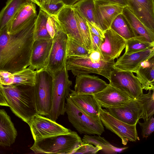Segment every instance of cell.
Masks as SVG:
<instances>
[{"label":"cell","instance_id":"obj_18","mask_svg":"<svg viewBox=\"0 0 154 154\" xmlns=\"http://www.w3.org/2000/svg\"><path fill=\"white\" fill-rule=\"evenodd\" d=\"M52 43V39H39L33 44L29 66L38 70L47 66Z\"/></svg>","mask_w":154,"mask_h":154},{"label":"cell","instance_id":"obj_6","mask_svg":"<svg viewBox=\"0 0 154 154\" xmlns=\"http://www.w3.org/2000/svg\"><path fill=\"white\" fill-rule=\"evenodd\" d=\"M65 112L69 122L80 134L100 135L104 132L100 119L92 117L85 113L68 97L66 100Z\"/></svg>","mask_w":154,"mask_h":154},{"label":"cell","instance_id":"obj_49","mask_svg":"<svg viewBox=\"0 0 154 154\" xmlns=\"http://www.w3.org/2000/svg\"></svg>","mask_w":154,"mask_h":154},{"label":"cell","instance_id":"obj_24","mask_svg":"<svg viewBox=\"0 0 154 154\" xmlns=\"http://www.w3.org/2000/svg\"><path fill=\"white\" fill-rule=\"evenodd\" d=\"M17 131L10 117L4 109H0V145L10 146L14 143Z\"/></svg>","mask_w":154,"mask_h":154},{"label":"cell","instance_id":"obj_20","mask_svg":"<svg viewBox=\"0 0 154 154\" xmlns=\"http://www.w3.org/2000/svg\"><path fill=\"white\" fill-rule=\"evenodd\" d=\"M154 55V47L128 54L124 53L115 62L113 66L119 69L135 72L141 63Z\"/></svg>","mask_w":154,"mask_h":154},{"label":"cell","instance_id":"obj_29","mask_svg":"<svg viewBox=\"0 0 154 154\" xmlns=\"http://www.w3.org/2000/svg\"><path fill=\"white\" fill-rule=\"evenodd\" d=\"M36 74V70L29 67L22 70L12 74L11 85L34 86Z\"/></svg>","mask_w":154,"mask_h":154},{"label":"cell","instance_id":"obj_33","mask_svg":"<svg viewBox=\"0 0 154 154\" xmlns=\"http://www.w3.org/2000/svg\"><path fill=\"white\" fill-rule=\"evenodd\" d=\"M73 8L79 28L83 40L84 47L91 52L92 51V48L90 32L86 20L76 9L74 8Z\"/></svg>","mask_w":154,"mask_h":154},{"label":"cell","instance_id":"obj_35","mask_svg":"<svg viewBox=\"0 0 154 154\" xmlns=\"http://www.w3.org/2000/svg\"><path fill=\"white\" fill-rule=\"evenodd\" d=\"M153 47L154 42H143L134 38L126 40L124 53L129 54Z\"/></svg>","mask_w":154,"mask_h":154},{"label":"cell","instance_id":"obj_42","mask_svg":"<svg viewBox=\"0 0 154 154\" xmlns=\"http://www.w3.org/2000/svg\"><path fill=\"white\" fill-rule=\"evenodd\" d=\"M89 58L94 63L99 62L102 60L100 53L96 51H92L90 53Z\"/></svg>","mask_w":154,"mask_h":154},{"label":"cell","instance_id":"obj_11","mask_svg":"<svg viewBox=\"0 0 154 154\" xmlns=\"http://www.w3.org/2000/svg\"><path fill=\"white\" fill-rule=\"evenodd\" d=\"M96 25L104 32L110 28L115 18L125 6L103 0H94Z\"/></svg>","mask_w":154,"mask_h":154},{"label":"cell","instance_id":"obj_40","mask_svg":"<svg viewBox=\"0 0 154 154\" xmlns=\"http://www.w3.org/2000/svg\"><path fill=\"white\" fill-rule=\"evenodd\" d=\"M91 42L92 51H96L100 52V46L103 42V39L100 38L94 34L90 32Z\"/></svg>","mask_w":154,"mask_h":154},{"label":"cell","instance_id":"obj_15","mask_svg":"<svg viewBox=\"0 0 154 154\" xmlns=\"http://www.w3.org/2000/svg\"><path fill=\"white\" fill-rule=\"evenodd\" d=\"M106 109L114 117L131 125L137 124L143 113L142 105L138 99L120 106Z\"/></svg>","mask_w":154,"mask_h":154},{"label":"cell","instance_id":"obj_21","mask_svg":"<svg viewBox=\"0 0 154 154\" xmlns=\"http://www.w3.org/2000/svg\"><path fill=\"white\" fill-rule=\"evenodd\" d=\"M108 85L97 76L82 74L76 76L74 91L79 94L94 95L103 90Z\"/></svg>","mask_w":154,"mask_h":154},{"label":"cell","instance_id":"obj_17","mask_svg":"<svg viewBox=\"0 0 154 154\" xmlns=\"http://www.w3.org/2000/svg\"><path fill=\"white\" fill-rule=\"evenodd\" d=\"M128 7L148 29L154 32V0H127Z\"/></svg>","mask_w":154,"mask_h":154},{"label":"cell","instance_id":"obj_48","mask_svg":"<svg viewBox=\"0 0 154 154\" xmlns=\"http://www.w3.org/2000/svg\"><path fill=\"white\" fill-rule=\"evenodd\" d=\"M3 85H2L0 82V89H2Z\"/></svg>","mask_w":154,"mask_h":154},{"label":"cell","instance_id":"obj_14","mask_svg":"<svg viewBox=\"0 0 154 154\" xmlns=\"http://www.w3.org/2000/svg\"><path fill=\"white\" fill-rule=\"evenodd\" d=\"M55 16L67 37L85 47L72 6L64 5Z\"/></svg>","mask_w":154,"mask_h":154},{"label":"cell","instance_id":"obj_7","mask_svg":"<svg viewBox=\"0 0 154 154\" xmlns=\"http://www.w3.org/2000/svg\"><path fill=\"white\" fill-rule=\"evenodd\" d=\"M114 60L108 62L103 60L94 63L91 61L89 57L73 56L66 57L65 64L68 71H71L75 76L95 73L109 80L111 73L114 68Z\"/></svg>","mask_w":154,"mask_h":154},{"label":"cell","instance_id":"obj_28","mask_svg":"<svg viewBox=\"0 0 154 154\" xmlns=\"http://www.w3.org/2000/svg\"><path fill=\"white\" fill-rule=\"evenodd\" d=\"M110 28L126 40L137 37L131 26L122 13L115 18Z\"/></svg>","mask_w":154,"mask_h":154},{"label":"cell","instance_id":"obj_8","mask_svg":"<svg viewBox=\"0 0 154 154\" xmlns=\"http://www.w3.org/2000/svg\"><path fill=\"white\" fill-rule=\"evenodd\" d=\"M109 85L134 100L143 93L142 85L132 72L114 68L109 80Z\"/></svg>","mask_w":154,"mask_h":154},{"label":"cell","instance_id":"obj_26","mask_svg":"<svg viewBox=\"0 0 154 154\" xmlns=\"http://www.w3.org/2000/svg\"><path fill=\"white\" fill-rule=\"evenodd\" d=\"M29 0H8L0 11V32L10 22L13 17Z\"/></svg>","mask_w":154,"mask_h":154},{"label":"cell","instance_id":"obj_13","mask_svg":"<svg viewBox=\"0 0 154 154\" xmlns=\"http://www.w3.org/2000/svg\"><path fill=\"white\" fill-rule=\"evenodd\" d=\"M103 42L100 48L101 59L112 61L119 57L126 46V40L111 28L104 32Z\"/></svg>","mask_w":154,"mask_h":154},{"label":"cell","instance_id":"obj_47","mask_svg":"<svg viewBox=\"0 0 154 154\" xmlns=\"http://www.w3.org/2000/svg\"><path fill=\"white\" fill-rule=\"evenodd\" d=\"M32 2L40 7L43 3V0H29Z\"/></svg>","mask_w":154,"mask_h":154},{"label":"cell","instance_id":"obj_30","mask_svg":"<svg viewBox=\"0 0 154 154\" xmlns=\"http://www.w3.org/2000/svg\"><path fill=\"white\" fill-rule=\"evenodd\" d=\"M72 7L76 9L87 21L95 24L94 0H80Z\"/></svg>","mask_w":154,"mask_h":154},{"label":"cell","instance_id":"obj_2","mask_svg":"<svg viewBox=\"0 0 154 154\" xmlns=\"http://www.w3.org/2000/svg\"><path fill=\"white\" fill-rule=\"evenodd\" d=\"M2 90L13 112L28 124L38 114L35 104L34 86L3 85Z\"/></svg>","mask_w":154,"mask_h":154},{"label":"cell","instance_id":"obj_19","mask_svg":"<svg viewBox=\"0 0 154 154\" xmlns=\"http://www.w3.org/2000/svg\"><path fill=\"white\" fill-rule=\"evenodd\" d=\"M94 95L100 106L105 108L120 106L134 100L109 84L103 90Z\"/></svg>","mask_w":154,"mask_h":154},{"label":"cell","instance_id":"obj_25","mask_svg":"<svg viewBox=\"0 0 154 154\" xmlns=\"http://www.w3.org/2000/svg\"><path fill=\"white\" fill-rule=\"evenodd\" d=\"M143 89L154 90V55L142 62L135 72Z\"/></svg>","mask_w":154,"mask_h":154},{"label":"cell","instance_id":"obj_44","mask_svg":"<svg viewBox=\"0 0 154 154\" xmlns=\"http://www.w3.org/2000/svg\"><path fill=\"white\" fill-rule=\"evenodd\" d=\"M116 3L125 7L128 6V4L127 0H103Z\"/></svg>","mask_w":154,"mask_h":154},{"label":"cell","instance_id":"obj_9","mask_svg":"<svg viewBox=\"0 0 154 154\" xmlns=\"http://www.w3.org/2000/svg\"><path fill=\"white\" fill-rule=\"evenodd\" d=\"M99 116L103 126L117 135L124 146L126 145L129 141L135 142L140 140L137 130V124L131 125L123 122L102 107L100 109Z\"/></svg>","mask_w":154,"mask_h":154},{"label":"cell","instance_id":"obj_38","mask_svg":"<svg viewBox=\"0 0 154 154\" xmlns=\"http://www.w3.org/2000/svg\"><path fill=\"white\" fill-rule=\"evenodd\" d=\"M62 2L57 4H42L40 9L45 12L49 16L56 15L64 6Z\"/></svg>","mask_w":154,"mask_h":154},{"label":"cell","instance_id":"obj_34","mask_svg":"<svg viewBox=\"0 0 154 154\" xmlns=\"http://www.w3.org/2000/svg\"><path fill=\"white\" fill-rule=\"evenodd\" d=\"M90 53L83 46L73 39L68 37L66 45V57L73 56L89 57Z\"/></svg>","mask_w":154,"mask_h":154},{"label":"cell","instance_id":"obj_41","mask_svg":"<svg viewBox=\"0 0 154 154\" xmlns=\"http://www.w3.org/2000/svg\"><path fill=\"white\" fill-rule=\"evenodd\" d=\"M86 22L90 32L103 39L104 38V32L99 28L95 24L91 23L87 20Z\"/></svg>","mask_w":154,"mask_h":154},{"label":"cell","instance_id":"obj_39","mask_svg":"<svg viewBox=\"0 0 154 154\" xmlns=\"http://www.w3.org/2000/svg\"><path fill=\"white\" fill-rule=\"evenodd\" d=\"M102 149V148L100 146H95L89 143H82L74 152L73 154H95Z\"/></svg>","mask_w":154,"mask_h":154},{"label":"cell","instance_id":"obj_3","mask_svg":"<svg viewBox=\"0 0 154 154\" xmlns=\"http://www.w3.org/2000/svg\"><path fill=\"white\" fill-rule=\"evenodd\" d=\"M82 144L81 138L74 131L38 139L30 148L35 153L73 154Z\"/></svg>","mask_w":154,"mask_h":154},{"label":"cell","instance_id":"obj_45","mask_svg":"<svg viewBox=\"0 0 154 154\" xmlns=\"http://www.w3.org/2000/svg\"><path fill=\"white\" fill-rule=\"evenodd\" d=\"M80 0H61L65 5L72 6Z\"/></svg>","mask_w":154,"mask_h":154},{"label":"cell","instance_id":"obj_31","mask_svg":"<svg viewBox=\"0 0 154 154\" xmlns=\"http://www.w3.org/2000/svg\"><path fill=\"white\" fill-rule=\"evenodd\" d=\"M49 15L40 9L35 20L33 35L35 40L39 39L51 38L47 29L46 22Z\"/></svg>","mask_w":154,"mask_h":154},{"label":"cell","instance_id":"obj_46","mask_svg":"<svg viewBox=\"0 0 154 154\" xmlns=\"http://www.w3.org/2000/svg\"><path fill=\"white\" fill-rule=\"evenodd\" d=\"M62 2L61 0H43L42 4H57Z\"/></svg>","mask_w":154,"mask_h":154},{"label":"cell","instance_id":"obj_43","mask_svg":"<svg viewBox=\"0 0 154 154\" xmlns=\"http://www.w3.org/2000/svg\"><path fill=\"white\" fill-rule=\"evenodd\" d=\"M0 105L8 106V104L3 92L2 89H0Z\"/></svg>","mask_w":154,"mask_h":154},{"label":"cell","instance_id":"obj_10","mask_svg":"<svg viewBox=\"0 0 154 154\" xmlns=\"http://www.w3.org/2000/svg\"><path fill=\"white\" fill-rule=\"evenodd\" d=\"M28 124L34 141L40 138L67 133L71 131L56 121L38 114L35 115Z\"/></svg>","mask_w":154,"mask_h":154},{"label":"cell","instance_id":"obj_36","mask_svg":"<svg viewBox=\"0 0 154 154\" xmlns=\"http://www.w3.org/2000/svg\"><path fill=\"white\" fill-rule=\"evenodd\" d=\"M46 26L48 32L52 39L59 30H63L55 15H51L48 17Z\"/></svg>","mask_w":154,"mask_h":154},{"label":"cell","instance_id":"obj_4","mask_svg":"<svg viewBox=\"0 0 154 154\" xmlns=\"http://www.w3.org/2000/svg\"><path fill=\"white\" fill-rule=\"evenodd\" d=\"M53 84L51 110L46 117L55 121L65 112L66 100L71 90L72 82L69 78L66 64L53 73Z\"/></svg>","mask_w":154,"mask_h":154},{"label":"cell","instance_id":"obj_5","mask_svg":"<svg viewBox=\"0 0 154 154\" xmlns=\"http://www.w3.org/2000/svg\"><path fill=\"white\" fill-rule=\"evenodd\" d=\"M34 91L38 114L46 116L52 106L53 75L46 67L36 70Z\"/></svg>","mask_w":154,"mask_h":154},{"label":"cell","instance_id":"obj_23","mask_svg":"<svg viewBox=\"0 0 154 154\" xmlns=\"http://www.w3.org/2000/svg\"><path fill=\"white\" fill-rule=\"evenodd\" d=\"M122 13L137 36L135 38L143 42H154V32L147 28L127 6L124 8Z\"/></svg>","mask_w":154,"mask_h":154},{"label":"cell","instance_id":"obj_16","mask_svg":"<svg viewBox=\"0 0 154 154\" xmlns=\"http://www.w3.org/2000/svg\"><path fill=\"white\" fill-rule=\"evenodd\" d=\"M35 4L29 1L25 4L17 12L6 26L9 35L15 34L37 17Z\"/></svg>","mask_w":154,"mask_h":154},{"label":"cell","instance_id":"obj_27","mask_svg":"<svg viewBox=\"0 0 154 154\" xmlns=\"http://www.w3.org/2000/svg\"><path fill=\"white\" fill-rule=\"evenodd\" d=\"M82 140V143H89L95 146L101 147L102 150L106 154H113L120 153L128 148V147L119 148L114 146L100 135L92 136L85 134Z\"/></svg>","mask_w":154,"mask_h":154},{"label":"cell","instance_id":"obj_22","mask_svg":"<svg viewBox=\"0 0 154 154\" xmlns=\"http://www.w3.org/2000/svg\"><path fill=\"white\" fill-rule=\"evenodd\" d=\"M68 97L85 113L92 117L100 119L99 112L101 107L94 95L79 94L71 90Z\"/></svg>","mask_w":154,"mask_h":154},{"label":"cell","instance_id":"obj_32","mask_svg":"<svg viewBox=\"0 0 154 154\" xmlns=\"http://www.w3.org/2000/svg\"><path fill=\"white\" fill-rule=\"evenodd\" d=\"M142 106V114L140 119L144 121L147 120L152 116L154 113V93L152 91H149L148 93L143 94L137 99Z\"/></svg>","mask_w":154,"mask_h":154},{"label":"cell","instance_id":"obj_37","mask_svg":"<svg viewBox=\"0 0 154 154\" xmlns=\"http://www.w3.org/2000/svg\"><path fill=\"white\" fill-rule=\"evenodd\" d=\"M141 130L143 138H147L154 131V119L152 116L149 119L141 123L138 121Z\"/></svg>","mask_w":154,"mask_h":154},{"label":"cell","instance_id":"obj_1","mask_svg":"<svg viewBox=\"0 0 154 154\" xmlns=\"http://www.w3.org/2000/svg\"><path fill=\"white\" fill-rule=\"evenodd\" d=\"M36 18L15 34H8L6 27L0 32V71L13 73L29 66Z\"/></svg>","mask_w":154,"mask_h":154},{"label":"cell","instance_id":"obj_12","mask_svg":"<svg viewBox=\"0 0 154 154\" xmlns=\"http://www.w3.org/2000/svg\"><path fill=\"white\" fill-rule=\"evenodd\" d=\"M68 37L62 29L59 30L52 39V43L46 68L52 73L61 69L66 58Z\"/></svg>","mask_w":154,"mask_h":154}]
</instances>
